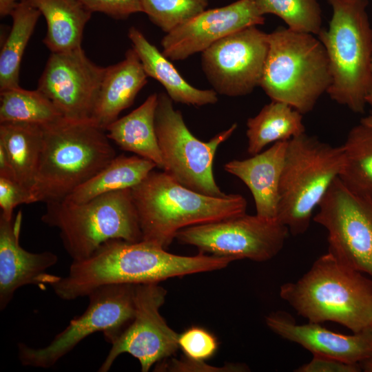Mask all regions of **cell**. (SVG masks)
<instances>
[{
	"instance_id": "cell-1",
	"label": "cell",
	"mask_w": 372,
	"mask_h": 372,
	"mask_svg": "<svg viewBox=\"0 0 372 372\" xmlns=\"http://www.w3.org/2000/svg\"><path fill=\"white\" fill-rule=\"evenodd\" d=\"M232 261L201 252L194 256L176 255L143 240L112 239L88 258L72 261L68 275L50 287L59 298L72 300L104 285L158 283L173 277L219 270Z\"/></svg>"
},
{
	"instance_id": "cell-2",
	"label": "cell",
	"mask_w": 372,
	"mask_h": 372,
	"mask_svg": "<svg viewBox=\"0 0 372 372\" xmlns=\"http://www.w3.org/2000/svg\"><path fill=\"white\" fill-rule=\"evenodd\" d=\"M142 240L166 249L180 229L246 214L240 194L215 197L189 189L165 172L152 170L131 189Z\"/></svg>"
},
{
	"instance_id": "cell-3",
	"label": "cell",
	"mask_w": 372,
	"mask_h": 372,
	"mask_svg": "<svg viewBox=\"0 0 372 372\" xmlns=\"http://www.w3.org/2000/svg\"><path fill=\"white\" fill-rule=\"evenodd\" d=\"M280 296L309 322L332 321L353 333L372 325V279L329 252L299 280L282 285Z\"/></svg>"
},
{
	"instance_id": "cell-4",
	"label": "cell",
	"mask_w": 372,
	"mask_h": 372,
	"mask_svg": "<svg viewBox=\"0 0 372 372\" xmlns=\"http://www.w3.org/2000/svg\"><path fill=\"white\" fill-rule=\"evenodd\" d=\"M43 129L41 158L30 190L33 203L66 199L116 156L105 130L90 120L63 118Z\"/></svg>"
},
{
	"instance_id": "cell-5",
	"label": "cell",
	"mask_w": 372,
	"mask_h": 372,
	"mask_svg": "<svg viewBox=\"0 0 372 372\" xmlns=\"http://www.w3.org/2000/svg\"><path fill=\"white\" fill-rule=\"evenodd\" d=\"M333 14L329 28L317 35L329 61L331 83L327 92L338 104L362 114L372 84V27L369 0H327Z\"/></svg>"
},
{
	"instance_id": "cell-6",
	"label": "cell",
	"mask_w": 372,
	"mask_h": 372,
	"mask_svg": "<svg viewBox=\"0 0 372 372\" xmlns=\"http://www.w3.org/2000/svg\"><path fill=\"white\" fill-rule=\"evenodd\" d=\"M269 49L260 86L271 101L311 112L331 83L326 50L313 34L278 27L268 34Z\"/></svg>"
},
{
	"instance_id": "cell-7",
	"label": "cell",
	"mask_w": 372,
	"mask_h": 372,
	"mask_svg": "<svg viewBox=\"0 0 372 372\" xmlns=\"http://www.w3.org/2000/svg\"><path fill=\"white\" fill-rule=\"evenodd\" d=\"M45 204L41 220L59 230L72 261L88 258L109 240H142L131 189L104 194L84 203L65 199Z\"/></svg>"
},
{
	"instance_id": "cell-8",
	"label": "cell",
	"mask_w": 372,
	"mask_h": 372,
	"mask_svg": "<svg viewBox=\"0 0 372 372\" xmlns=\"http://www.w3.org/2000/svg\"><path fill=\"white\" fill-rule=\"evenodd\" d=\"M344 163L342 146L305 132L287 141L277 218L293 236L307 231L314 209L339 177Z\"/></svg>"
},
{
	"instance_id": "cell-9",
	"label": "cell",
	"mask_w": 372,
	"mask_h": 372,
	"mask_svg": "<svg viewBox=\"0 0 372 372\" xmlns=\"http://www.w3.org/2000/svg\"><path fill=\"white\" fill-rule=\"evenodd\" d=\"M165 93L158 94L155 128L165 173L182 185L195 192L215 197L226 195L215 181L214 156L218 146L236 131L234 123L208 142L194 136L179 110Z\"/></svg>"
},
{
	"instance_id": "cell-10",
	"label": "cell",
	"mask_w": 372,
	"mask_h": 372,
	"mask_svg": "<svg viewBox=\"0 0 372 372\" xmlns=\"http://www.w3.org/2000/svg\"><path fill=\"white\" fill-rule=\"evenodd\" d=\"M135 285H108L94 289L87 295L89 304L84 313L72 320L48 345L34 348L22 342L18 344L21 364L25 366L52 367L83 339L96 332H102L111 344L134 316Z\"/></svg>"
},
{
	"instance_id": "cell-11",
	"label": "cell",
	"mask_w": 372,
	"mask_h": 372,
	"mask_svg": "<svg viewBox=\"0 0 372 372\" xmlns=\"http://www.w3.org/2000/svg\"><path fill=\"white\" fill-rule=\"evenodd\" d=\"M289 229L278 218L257 214L241 216L183 228L176 235L182 244L196 247L201 253L233 260H269L282 249Z\"/></svg>"
},
{
	"instance_id": "cell-12",
	"label": "cell",
	"mask_w": 372,
	"mask_h": 372,
	"mask_svg": "<svg viewBox=\"0 0 372 372\" xmlns=\"http://www.w3.org/2000/svg\"><path fill=\"white\" fill-rule=\"evenodd\" d=\"M318 207L313 220L327 231L328 252L372 277V200L337 178Z\"/></svg>"
},
{
	"instance_id": "cell-13",
	"label": "cell",
	"mask_w": 372,
	"mask_h": 372,
	"mask_svg": "<svg viewBox=\"0 0 372 372\" xmlns=\"http://www.w3.org/2000/svg\"><path fill=\"white\" fill-rule=\"evenodd\" d=\"M167 291L158 283L135 285L134 316L111 343L112 347L98 371L107 372L118 355L127 353L136 358L141 371L174 354L178 348V335L160 313Z\"/></svg>"
},
{
	"instance_id": "cell-14",
	"label": "cell",
	"mask_w": 372,
	"mask_h": 372,
	"mask_svg": "<svg viewBox=\"0 0 372 372\" xmlns=\"http://www.w3.org/2000/svg\"><path fill=\"white\" fill-rule=\"evenodd\" d=\"M268 49V34L250 26L203 51L202 68L217 94L245 96L260 86Z\"/></svg>"
},
{
	"instance_id": "cell-15",
	"label": "cell",
	"mask_w": 372,
	"mask_h": 372,
	"mask_svg": "<svg viewBox=\"0 0 372 372\" xmlns=\"http://www.w3.org/2000/svg\"><path fill=\"white\" fill-rule=\"evenodd\" d=\"M106 68L97 65L80 48L51 52L37 90L69 121H91Z\"/></svg>"
},
{
	"instance_id": "cell-16",
	"label": "cell",
	"mask_w": 372,
	"mask_h": 372,
	"mask_svg": "<svg viewBox=\"0 0 372 372\" xmlns=\"http://www.w3.org/2000/svg\"><path fill=\"white\" fill-rule=\"evenodd\" d=\"M265 21L258 0H238L205 10L167 33L161 41L162 53L172 61L184 60L234 32Z\"/></svg>"
},
{
	"instance_id": "cell-17",
	"label": "cell",
	"mask_w": 372,
	"mask_h": 372,
	"mask_svg": "<svg viewBox=\"0 0 372 372\" xmlns=\"http://www.w3.org/2000/svg\"><path fill=\"white\" fill-rule=\"evenodd\" d=\"M22 214L7 220L0 216V309L4 310L20 287L51 286L61 276L47 272L58 261L51 251L32 253L19 243Z\"/></svg>"
},
{
	"instance_id": "cell-18",
	"label": "cell",
	"mask_w": 372,
	"mask_h": 372,
	"mask_svg": "<svg viewBox=\"0 0 372 372\" xmlns=\"http://www.w3.org/2000/svg\"><path fill=\"white\" fill-rule=\"evenodd\" d=\"M276 334L297 343L313 355L358 364L372 357V327L353 335H344L323 327L320 323L296 324L288 313L278 311L265 319Z\"/></svg>"
},
{
	"instance_id": "cell-19",
	"label": "cell",
	"mask_w": 372,
	"mask_h": 372,
	"mask_svg": "<svg viewBox=\"0 0 372 372\" xmlns=\"http://www.w3.org/2000/svg\"><path fill=\"white\" fill-rule=\"evenodd\" d=\"M287 141L276 142L251 158L234 160L224 165L226 172L240 178L249 189L256 214L265 218H277L279 186Z\"/></svg>"
},
{
	"instance_id": "cell-20",
	"label": "cell",
	"mask_w": 372,
	"mask_h": 372,
	"mask_svg": "<svg viewBox=\"0 0 372 372\" xmlns=\"http://www.w3.org/2000/svg\"><path fill=\"white\" fill-rule=\"evenodd\" d=\"M147 78L137 53L133 48L128 49L123 60L106 68L91 121L105 130L133 104Z\"/></svg>"
},
{
	"instance_id": "cell-21",
	"label": "cell",
	"mask_w": 372,
	"mask_h": 372,
	"mask_svg": "<svg viewBox=\"0 0 372 372\" xmlns=\"http://www.w3.org/2000/svg\"><path fill=\"white\" fill-rule=\"evenodd\" d=\"M128 37L147 76L160 82L173 101L194 106L214 104L218 101L214 90H200L188 83L169 59L138 29L131 27Z\"/></svg>"
},
{
	"instance_id": "cell-22",
	"label": "cell",
	"mask_w": 372,
	"mask_h": 372,
	"mask_svg": "<svg viewBox=\"0 0 372 372\" xmlns=\"http://www.w3.org/2000/svg\"><path fill=\"white\" fill-rule=\"evenodd\" d=\"M157 101L158 94L149 95L136 109L109 125L105 132L109 139L121 149L149 160L163 169L155 128Z\"/></svg>"
},
{
	"instance_id": "cell-23",
	"label": "cell",
	"mask_w": 372,
	"mask_h": 372,
	"mask_svg": "<svg viewBox=\"0 0 372 372\" xmlns=\"http://www.w3.org/2000/svg\"><path fill=\"white\" fill-rule=\"evenodd\" d=\"M25 1L37 8L46 21L47 32L43 42L51 52L81 48L84 28L92 12L79 0Z\"/></svg>"
},
{
	"instance_id": "cell-24",
	"label": "cell",
	"mask_w": 372,
	"mask_h": 372,
	"mask_svg": "<svg viewBox=\"0 0 372 372\" xmlns=\"http://www.w3.org/2000/svg\"><path fill=\"white\" fill-rule=\"evenodd\" d=\"M43 143V126L28 123H0V145L6 150L18 182L30 192Z\"/></svg>"
},
{
	"instance_id": "cell-25",
	"label": "cell",
	"mask_w": 372,
	"mask_h": 372,
	"mask_svg": "<svg viewBox=\"0 0 372 372\" xmlns=\"http://www.w3.org/2000/svg\"><path fill=\"white\" fill-rule=\"evenodd\" d=\"M302 115L289 105L271 101L247 121V151L255 155L268 144L289 141L305 132Z\"/></svg>"
},
{
	"instance_id": "cell-26",
	"label": "cell",
	"mask_w": 372,
	"mask_h": 372,
	"mask_svg": "<svg viewBox=\"0 0 372 372\" xmlns=\"http://www.w3.org/2000/svg\"><path fill=\"white\" fill-rule=\"evenodd\" d=\"M156 167L154 162L137 155L115 156L103 169L78 187L66 199L74 203H84L104 194L132 189Z\"/></svg>"
},
{
	"instance_id": "cell-27",
	"label": "cell",
	"mask_w": 372,
	"mask_h": 372,
	"mask_svg": "<svg viewBox=\"0 0 372 372\" xmlns=\"http://www.w3.org/2000/svg\"><path fill=\"white\" fill-rule=\"evenodd\" d=\"M28 1L22 0L12 10V25L0 54V92L19 86L23 54L41 15Z\"/></svg>"
},
{
	"instance_id": "cell-28",
	"label": "cell",
	"mask_w": 372,
	"mask_h": 372,
	"mask_svg": "<svg viewBox=\"0 0 372 372\" xmlns=\"http://www.w3.org/2000/svg\"><path fill=\"white\" fill-rule=\"evenodd\" d=\"M342 146L344 163L339 179L352 192L372 200V127L355 125Z\"/></svg>"
},
{
	"instance_id": "cell-29",
	"label": "cell",
	"mask_w": 372,
	"mask_h": 372,
	"mask_svg": "<svg viewBox=\"0 0 372 372\" xmlns=\"http://www.w3.org/2000/svg\"><path fill=\"white\" fill-rule=\"evenodd\" d=\"M63 118L52 102L37 89L18 87L0 92V123H28L43 126Z\"/></svg>"
},
{
	"instance_id": "cell-30",
	"label": "cell",
	"mask_w": 372,
	"mask_h": 372,
	"mask_svg": "<svg viewBox=\"0 0 372 372\" xmlns=\"http://www.w3.org/2000/svg\"><path fill=\"white\" fill-rule=\"evenodd\" d=\"M262 13L280 17L291 30L318 35L322 10L318 0H258Z\"/></svg>"
},
{
	"instance_id": "cell-31",
	"label": "cell",
	"mask_w": 372,
	"mask_h": 372,
	"mask_svg": "<svg viewBox=\"0 0 372 372\" xmlns=\"http://www.w3.org/2000/svg\"><path fill=\"white\" fill-rule=\"evenodd\" d=\"M209 0H141L142 12L166 34L206 10Z\"/></svg>"
},
{
	"instance_id": "cell-32",
	"label": "cell",
	"mask_w": 372,
	"mask_h": 372,
	"mask_svg": "<svg viewBox=\"0 0 372 372\" xmlns=\"http://www.w3.org/2000/svg\"><path fill=\"white\" fill-rule=\"evenodd\" d=\"M178 344L186 358L195 361L211 358L218 347L216 338L200 327H192L179 334Z\"/></svg>"
},
{
	"instance_id": "cell-33",
	"label": "cell",
	"mask_w": 372,
	"mask_h": 372,
	"mask_svg": "<svg viewBox=\"0 0 372 372\" xmlns=\"http://www.w3.org/2000/svg\"><path fill=\"white\" fill-rule=\"evenodd\" d=\"M30 203H33V200L28 189L17 180L0 176L1 216L11 220L17 206Z\"/></svg>"
},
{
	"instance_id": "cell-34",
	"label": "cell",
	"mask_w": 372,
	"mask_h": 372,
	"mask_svg": "<svg viewBox=\"0 0 372 372\" xmlns=\"http://www.w3.org/2000/svg\"><path fill=\"white\" fill-rule=\"evenodd\" d=\"M91 12H99L116 19L143 12L141 0H79Z\"/></svg>"
},
{
	"instance_id": "cell-35",
	"label": "cell",
	"mask_w": 372,
	"mask_h": 372,
	"mask_svg": "<svg viewBox=\"0 0 372 372\" xmlns=\"http://www.w3.org/2000/svg\"><path fill=\"white\" fill-rule=\"evenodd\" d=\"M358 364H349L337 360L313 355L307 363L300 366L297 372H359Z\"/></svg>"
},
{
	"instance_id": "cell-36",
	"label": "cell",
	"mask_w": 372,
	"mask_h": 372,
	"mask_svg": "<svg viewBox=\"0 0 372 372\" xmlns=\"http://www.w3.org/2000/svg\"><path fill=\"white\" fill-rule=\"evenodd\" d=\"M160 369L169 371H246L248 368L244 364H230L225 367H214L206 364L204 361L173 359L167 364H164Z\"/></svg>"
},
{
	"instance_id": "cell-37",
	"label": "cell",
	"mask_w": 372,
	"mask_h": 372,
	"mask_svg": "<svg viewBox=\"0 0 372 372\" xmlns=\"http://www.w3.org/2000/svg\"><path fill=\"white\" fill-rule=\"evenodd\" d=\"M0 176L18 181L12 163L1 145H0Z\"/></svg>"
},
{
	"instance_id": "cell-38",
	"label": "cell",
	"mask_w": 372,
	"mask_h": 372,
	"mask_svg": "<svg viewBox=\"0 0 372 372\" xmlns=\"http://www.w3.org/2000/svg\"><path fill=\"white\" fill-rule=\"evenodd\" d=\"M21 0H0V15L4 17L10 15L12 10Z\"/></svg>"
},
{
	"instance_id": "cell-39",
	"label": "cell",
	"mask_w": 372,
	"mask_h": 372,
	"mask_svg": "<svg viewBox=\"0 0 372 372\" xmlns=\"http://www.w3.org/2000/svg\"><path fill=\"white\" fill-rule=\"evenodd\" d=\"M361 369L366 372H372V357L360 363Z\"/></svg>"
},
{
	"instance_id": "cell-40",
	"label": "cell",
	"mask_w": 372,
	"mask_h": 372,
	"mask_svg": "<svg viewBox=\"0 0 372 372\" xmlns=\"http://www.w3.org/2000/svg\"><path fill=\"white\" fill-rule=\"evenodd\" d=\"M360 123L372 127V114L361 119Z\"/></svg>"
},
{
	"instance_id": "cell-41",
	"label": "cell",
	"mask_w": 372,
	"mask_h": 372,
	"mask_svg": "<svg viewBox=\"0 0 372 372\" xmlns=\"http://www.w3.org/2000/svg\"><path fill=\"white\" fill-rule=\"evenodd\" d=\"M366 103L369 105L372 109V84L369 91V93L366 96Z\"/></svg>"
},
{
	"instance_id": "cell-42",
	"label": "cell",
	"mask_w": 372,
	"mask_h": 372,
	"mask_svg": "<svg viewBox=\"0 0 372 372\" xmlns=\"http://www.w3.org/2000/svg\"><path fill=\"white\" fill-rule=\"evenodd\" d=\"M371 71H372V58H371Z\"/></svg>"
},
{
	"instance_id": "cell-43",
	"label": "cell",
	"mask_w": 372,
	"mask_h": 372,
	"mask_svg": "<svg viewBox=\"0 0 372 372\" xmlns=\"http://www.w3.org/2000/svg\"><path fill=\"white\" fill-rule=\"evenodd\" d=\"M371 327H372V325H371Z\"/></svg>"
}]
</instances>
